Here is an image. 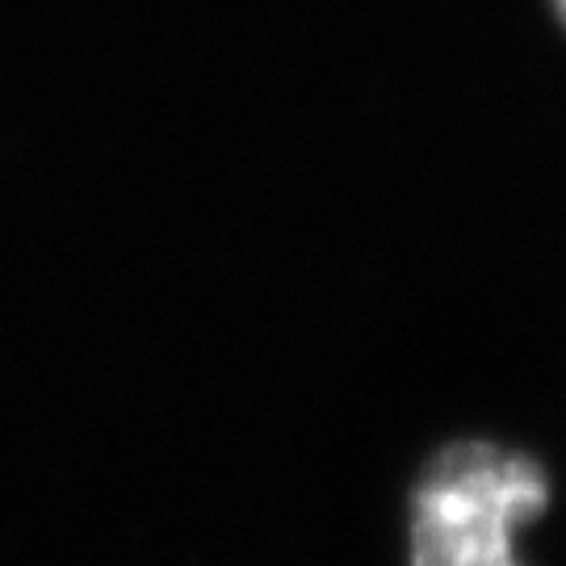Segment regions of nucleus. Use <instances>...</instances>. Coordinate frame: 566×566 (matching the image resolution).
<instances>
[{
  "label": "nucleus",
  "instance_id": "obj_1",
  "mask_svg": "<svg viewBox=\"0 0 566 566\" xmlns=\"http://www.w3.org/2000/svg\"><path fill=\"white\" fill-rule=\"evenodd\" d=\"M546 507L549 479L537 458L453 441L411 486V566H516V528Z\"/></svg>",
  "mask_w": 566,
  "mask_h": 566
},
{
  "label": "nucleus",
  "instance_id": "obj_2",
  "mask_svg": "<svg viewBox=\"0 0 566 566\" xmlns=\"http://www.w3.org/2000/svg\"><path fill=\"white\" fill-rule=\"evenodd\" d=\"M549 4H554V13H558V18H563V25H566V0H549Z\"/></svg>",
  "mask_w": 566,
  "mask_h": 566
}]
</instances>
